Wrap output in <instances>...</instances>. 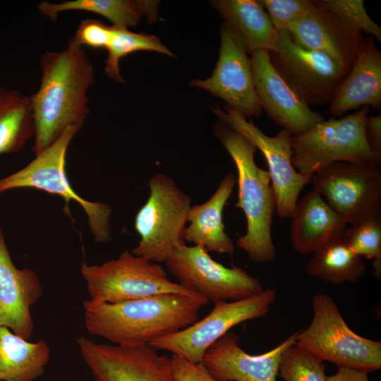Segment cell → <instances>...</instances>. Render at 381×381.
I'll return each instance as SVG.
<instances>
[{"label":"cell","mask_w":381,"mask_h":381,"mask_svg":"<svg viewBox=\"0 0 381 381\" xmlns=\"http://www.w3.org/2000/svg\"><path fill=\"white\" fill-rule=\"evenodd\" d=\"M269 56L280 76L309 107L330 104L350 71L328 55L303 47L288 30L278 32Z\"/></svg>","instance_id":"30bf717a"},{"label":"cell","mask_w":381,"mask_h":381,"mask_svg":"<svg viewBox=\"0 0 381 381\" xmlns=\"http://www.w3.org/2000/svg\"><path fill=\"white\" fill-rule=\"evenodd\" d=\"M40 68V87L30 97L35 156L56 141L67 128H83L90 112L87 90L95 83L94 67L85 51L71 40L61 51L44 52Z\"/></svg>","instance_id":"6da1fadb"},{"label":"cell","mask_w":381,"mask_h":381,"mask_svg":"<svg viewBox=\"0 0 381 381\" xmlns=\"http://www.w3.org/2000/svg\"><path fill=\"white\" fill-rule=\"evenodd\" d=\"M368 374L363 370L340 366L335 374L328 376L327 381H369Z\"/></svg>","instance_id":"d590c367"},{"label":"cell","mask_w":381,"mask_h":381,"mask_svg":"<svg viewBox=\"0 0 381 381\" xmlns=\"http://www.w3.org/2000/svg\"><path fill=\"white\" fill-rule=\"evenodd\" d=\"M112 27L113 35L107 49L108 56L105 61L104 71L109 78L116 82L124 83L120 73L119 60L131 53L143 50L174 56L156 36L133 32L125 28Z\"/></svg>","instance_id":"83f0119b"},{"label":"cell","mask_w":381,"mask_h":381,"mask_svg":"<svg viewBox=\"0 0 381 381\" xmlns=\"http://www.w3.org/2000/svg\"><path fill=\"white\" fill-rule=\"evenodd\" d=\"M214 133L237 170L238 196L235 206L244 212L247 229L236 240V246L252 261L270 262L276 258L271 233L276 200L270 174L256 165L254 157L258 149L243 135L222 123L214 128Z\"/></svg>","instance_id":"3957f363"},{"label":"cell","mask_w":381,"mask_h":381,"mask_svg":"<svg viewBox=\"0 0 381 381\" xmlns=\"http://www.w3.org/2000/svg\"><path fill=\"white\" fill-rule=\"evenodd\" d=\"M291 218L292 246L302 255L313 254L347 227L343 218L314 190L298 200Z\"/></svg>","instance_id":"44dd1931"},{"label":"cell","mask_w":381,"mask_h":381,"mask_svg":"<svg viewBox=\"0 0 381 381\" xmlns=\"http://www.w3.org/2000/svg\"><path fill=\"white\" fill-rule=\"evenodd\" d=\"M365 135L376 162L381 164V116H367Z\"/></svg>","instance_id":"e575fe53"},{"label":"cell","mask_w":381,"mask_h":381,"mask_svg":"<svg viewBox=\"0 0 381 381\" xmlns=\"http://www.w3.org/2000/svg\"><path fill=\"white\" fill-rule=\"evenodd\" d=\"M276 290L267 289L250 297L214 303L204 318L174 333L152 340L155 350H165L190 362L202 363L206 351L234 326L267 315Z\"/></svg>","instance_id":"9c48e42d"},{"label":"cell","mask_w":381,"mask_h":381,"mask_svg":"<svg viewBox=\"0 0 381 381\" xmlns=\"http://www.w3.org/2000/svg\"><path fill=\"white\" fill-rule=\"evenodd\" d=\"M333 116L349 110L381 106V53L372 37L365 38L363 46L349 73L329 104Z\"/></svg>","instance_id":"ffe728a7"},{"label":"cell","mask_w":381,"mask_h":381,"mask_svg":"<svg viewBox=\"0 0 381 381\" xmlns=\"http://www.w3.org/2000/svg\"><path fill=\"white\" fill-rule=\"evenodd\" d=\"M314 190L347 224L381 217V165L334 162L312 176Z\"/></svg>","instance_id":"8fae6325"},{"label":"cell","mask_w":381,"mask_h":381,"mask_svg":"<svg viewBox=\"0 0 381 381\" xmlns=\"http://www.w3.org/2000/svg\"><path fill=\"white\" fill-rule=\"evenodd\" d=\"M220 33L219 59L212 75L206 80H193L190 85L222 99L227 107L246 117H258L262 109L256 96L250 58L244 42L226 22Z\"/></svg>","instance_id":"5bb4252c"},{"label":"cell","mask_w":381,"mask_h":381,"mask_svg":"<svg viewBox=\"0 0 381 381\" xmlns=\"http://www.w3.org/2000/svg\"><path fill=\"white\" fill-rule=\"evenodd\" d=\"M50 353L44 340L30 342L0 326V381H35L44 374Z\"/></svg>","instance_id":"cb8c5ba5"},{"label":"cell","mask_w":381,"mask_h":381,"mask_svg":"<svg viewBox=\"0 0 381 381\" xmlns=\"http://www.w3.org/2000/svg\"><path fill=\"white\" fill-rule=\"evenodd\" d=\"M288 31L303 47L321 52L349 69L365 40L362 32L348 25L316 0Z\"/></svg>","instance_id":"ac0fdd59"},{"label":"cell","mask_w":381,"mask_h":381,"mask_svg":"<svg viewBox=\"0 0 381 381\" xmlns=\"http://www.w3.org/2000/svg\"><path fill=\"white\" fill-rule=\"evenodd\" d=\"M205 298L178 294H161L119 303H83L84 323L92 335L114 345L135 347L148 345L198 320Z\"/></svg>","instance_id":"7a4b0ae2"},{"label":"cell","mask_w":381,"mask_h":381,"mask_svg":"<svg viewBox=\"0 0 381 381\" xmlns=\"http://www.w3.org/2000/svg\"><path fill=\"white\" fill-rule=\"evenodd\" d=\"M80 272L86 283L88 300L94 303H119L161 294L205 298L171 281L159 265L128 250L99 265L83 263Z\"/></svg>","instance_id":"5b68a950"},{"label":"cell","mask_w":381,"mask_h":381,"mask_svg":"<svg viewBox=\"0 0 381 381\" xmlns=\"http://www.w3.org/2000/svg\"><path fill=\"white\" fill-rule=\"evenodd\" d=\"M150 195L137 212L134 227L140 236L131 253L150 262H162L184 244L191 198L165 174L148 182Z\"/></svg>","instance_id":"8992f818"},{"label":"cell","mask_w":381,"mask_h":381,"mask_svg":"<svg viewBox=\"0 0 381 381\" xmlns=\"http://www.w3.org/2000/svg\"><path fill=\"white\" fill-rule=\"evenodd\" d=\"M350 26L381 41V28L368 16L363 0H316Z\"/></svg>","instance_id":"4dcf8cb0"},{"label":"cell","mask_w":381,"mask_h":381,"mask_svg":"<svg viewBox=\"0 0 381 381\" xmlns=\"http://www.w3.org/2000/svg\"><path fill=\"white\" fill-rule=\"evenodd\" d=\"M164 263L179 283L214 304L246 298L264 290L258 278L241 267H224L200 246L182 244Z\"/></svg>","instance_id":"7c38bea8"},{"label":"cell","mask_w":381,"mask_h":381,"mask_svg":"<svg viewBox=\"0 0 381 381\" xmlns=\"http://www.w3.org/2000/svg\"><path fill=\"white\" fill-rule=\"evenodd\" d=\"M352 251L361 258L381 263V217L363 220L345 230Z\"/></svg>","instance_id":"f546056e"},{"label":"cell","mask_w":381,"mask_h":381,"mask_svg":"<svg viewBox=\"0 0 381 381\" xmlns=\"http://www.w3.org/2000/svg\"><path fill=\"white\" fill-rule=\"evenodd\" d=\"M79 130L68 127L50 146L36 155L26 167L0 179V194L21 188H32L59 195L68 202L78 203L87 217V224L95 242L109 243L111 239L110 205L101 202L88 201L72 188L66 171L68 147Z\"/></svg>","instance_id":"ba28073f"},{"label":"cell","mask_w":381,"mask_h":381,"mask_svg":"<svg viewBox=\"0 0 381 381\" xmlns=\"http://www.w3.org/2000/svg\"><path fill=\"white\" fill-rule=\"evenodd\" d=\"M309 326L298 331L295 344L322 361L367 372L381 368V342L361 337L346 324L334 301L318 293L312 298Z\"/></svg>","instance_id":"277c9868"},{"label":"cell","mask_w":381,"mask_h":381,"mask_svg":"<svg viewBox=\"0 0 381 381\" xmlns=\"http://www.w3.org/2000/svg\"><path fill=\"white\" fill-rule=\"evenodd\" d=\"M236 183V176L234 174H226L209 200L191 206L188 215L189 225L184 233L185 241L202 246L208 253L234 255L235 246L225 231L222 212Z\"/></svg>","instance_id":"7402d4cb"},{"label":"cell","mask_w":381,"mask_h":381,"mask_svg":"<svg viewBox=\"0 0 381 381\" xmlns=\"http://www.w3.org/2000/svg\"><path fill=\"white\" fill-rule=\"evenodd\" d=\"M278 375L284 381H327L323 361L295 344L283 353Z\"/></svg>","instance_id":"f1b7e54d"},{"label":"cell","mask_w":381,"mask_h":381,"mask_svg":"<svg viewBox=\"0 0 381 381\" xmlns=\"http://www.w3.org/2000/svg\"><path fill=\"white\" fill-rule=\"evenodd\" d=\"M306 271L310 277L327 282L354 284L365 275L367 269L362 258L348 245L344 231L313 254Z\"/></svg>","instance_id":"484cf974"},{"label":"cell","mask_w":381,"mask_h":381,"mask_svg":"<svg viewBox=\"0 0 381 381\" xmlns=\"http://www.w3.org/2000/svg\"><path fill=\"white\" fill-rule=\"evenodd\" d=\"M369 107L339 119L323 121L305 133L292 135L291 162L303 175L338 162H373L379 165L367 143L365 121Z\"/></svg>","instance_id":"52a82bcc"},{"label":"cell","mask_w":381,"mask_h":381,"mask_svg":"<svg viewBox=\"0 0 381 381\" xmlns=\"http://www.w3.org/2000/svg\"><path fill=\"white\" fill-rule=\"evenodd\" d=\"M212 109L221 123L243 135L262 152L274 192L275 211L282 219L291 218L301 190L313 176L299 174L292 165V135L282 128L276 135L268 136L235 109L226 107L224 111L217 106Z\"/></svg>","instance_id":"4fadbf2b"},{"label":"cell","mask_w":381,"mask_h":381,"mask_svg":"<svg viewBox=\"0 0 381 381\" xmlns=\"http://www.w3.org/2000/svg\"><path fill=\"white\" fill-rule=\"evenodd\" d=\"M170 359L178 381H226L213 377L202 363H192L173 354Z\"/></svg>","instance_id":"836d02e7"},{"label":"cell","mask_w":381,"mask_h":381,"mask_svg":"<svg viewBox=\"0 0 381 381\" xmlns=\"http://www.w3.org/2000/svg\"><path fill=\"white\" fill-rule=\"evenodd\" d=\"M34 135L30 97L0 87V155L20 151Z\"/></svg>","instance_id":"4316f807"},{"label":"cell","mask_w":381,"mask_h":381,"mask_svg":"<svg viewBox=\"0 0 381 381\" xmlns=\"http://www.w3.org/2000/svg\"><path fill=\"white\" fill-rule=\"evenodd\" d=\"M277 32L288 30L289 27L301 19L313 4L310 0H260Z\"/></svg>","instance_id":"1f68e13d"},{"label":"cell","mask_w":381,"mask_h":381,"mask_svg":"<svg viewBox=\"0 0 381 381\" xmlns=\"http://www.w3.org/2000/svg\"><path fill=\"white\" fill-rule=\"evenodd\" d=\"M254 86L259 104L268 117L292 135L306 132L325 119L310 109L272 66L269 52L250 54Z\"/></svg>","instance_id":"2e32d148"},{"label":"cell","mask_w":381,"mask_h":381,"mask_svg":"<svg viewBox=\"0 0 381 381\" xmlns=\"http://www.w3.org/2000/svg\"><path fill=\"white\" fill-rule=\"evenodd\" d=\"M42 294L37 274L13 264L0 226V326L28 340L34 329L30 308Z\"/></svg>","instance_id":"d6986e66"},{"label":"cell","mask_w":381,"mask_h":381,"mask_svg":"<svg viewBox=\"0 0 381 381\" xmlns=\"http://www.w3.org/2000/svg\"><path fill=\"white\" fill-rule=\"evenodd\" d=\"M224 22L242 37L248 54L270 52L275 49L278 32L259 1L216 0L210 1Z\"/></svg>","instance_id":"603a6c76"},{"label":"cell","mask_w":381,"mask_h":381,"mask_svg":"<svg viewBox=\"0 0 381 381\" xmlns=\"http://www.w3.org/2000/svg\"><path fill=\"white\" fill-rule=\"evenodd\" d=\"M77 344L95 381H178L171 359L149 345L119 346L85 337H80Z\"/></svg>","instance_id":"9a60e30c"},{"label":"cell","mask_w":381,"mask_h":381,"mask_svg":"<svg viewBox=\"0 0 381 381\" xmlns=\"http://www.w3.org/2000/svg\"><path fill=\"white\" fill-rule=\"evenodd\" d=\"M113 35V27L95 19L82 20L72 39L76 44L96 49H107Z\"/></svg>","instance_id":"d6a6232c"},{"label":"cell","mask_w":381,"mask_h":381,"mask_svg":"<svg viewBox=\"0 0 381 381\" xmlns=\"http://www.w3.org/2000/svg\"><path fill=\"white\" fill-rule=\"evenodd\" d=\"M298 332L269 351L250 355L239 346L238 337L228 332L205 352L202 363L215 378L226 381H277L281 357L296 343Z\"/></svg>","instance_id":"e0dca14e"},{"label":"cell","mask_w":381,"mask_h":381,"mask_svg":"<svg viewBox=\"0 0 381 381\" xmlns=\"http://www.w3.org/2000/svg\"><path fill=\"white\" fill-rule=\"evenodd\" d=\"M156 1L132 0H71L60 3L42 1L38 4L40 13L54 20L58 15L68 11H83L102 16L113 26L128 28L136 26L143 16L150 22L157 18Z\"/></svg>","instance_id":"d4e9b609"}]
</instances>
